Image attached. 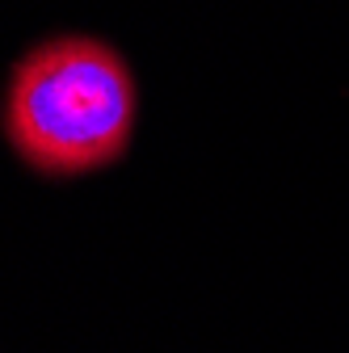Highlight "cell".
Here are the masks:
<instances>
[{
    "label": "cell",
    "mask_w": 349,
    "mask_h": 353,
    "mask_svg": "<svg viewBox=\"0 0 349 353\" xmlns=\"http://www.w3.org/2000/svg\"><path fill=\"white\" fill-rule=\"evenodd\" d=\"M135 118V76L101 38H47L9 76L5 139L42 176H80L122 160Z\"/></svg>",
    "instance_id": "1"
}]
</instances>
